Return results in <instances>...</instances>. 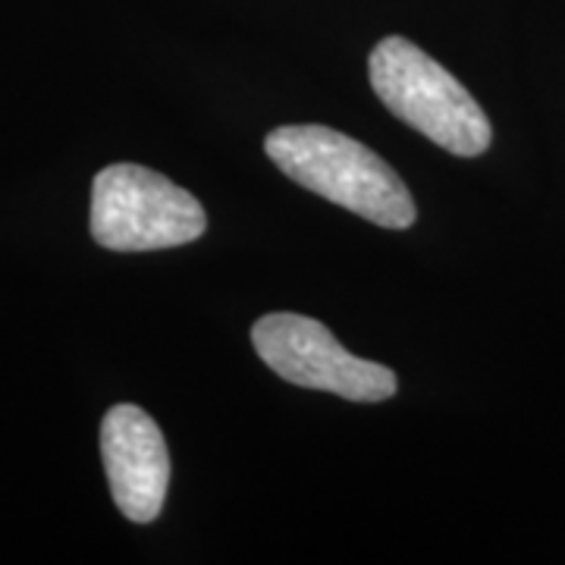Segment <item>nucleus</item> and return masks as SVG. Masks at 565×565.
<instances>
[{
  "label": "nucleus",
  "mask_w": 565,
  "mask_h": 565,
  "mask_svg": "<svg viewBox=\"0 0 565 565\" xmlns=\"http://www.w3.org/2000/svg\"><path fill=\"white\" fill-rule=\"evenodd\" d=\"M204 207L192 192L139 163L104 167L92 185V239L110 252H158L202 239Z\"/></svg>",
  "instance_id": "nucleus-3"
},
{
  "label": "nucleus",
  "mask_w": 565,
  "mask_h": 565,
  "mask_svg": "<svg viewBox=\"0 0 565 565\" xmlns=\"http://www.w3.org/2000/svg\"><path fill=\"white\" fill-rule=\"evenodd\" d=\"M102 459L122 515L136 525L154 522L170 487V452L154 418L139 405H114L102 422Z\"/></svg>",
  "instance_id": "nucleus-5"
},
{
  "label": "nucleus",
  "mask_w": 565,
  "mask_h": 565,
  "mask_svg": "<svg viewBox=\"0 0 565 565\" xmlns=\"http://www.w3.org/2000/svg\"><path fill=\"white\" fill-rule=\"evenodd\" d=\"M264 151L289 180L364 221L408 230L418 217L399 173L362 141L330 126H280L264 139Z\"/></svg>",
  "instance_id": "nucleus-1"
},
{
  "label": "nucleus",
  "mask_w": 565,
  "mask_h": 565,
  "mask_svg": "<svg viewBox=\"0 0 565 565\" xmlns=\"http://www.w3.org/2000/svg\"><path fill=\"white\" fill-rule=\"evenodd\" d=\"M367 73L386 110L444 151L456 158H478L490 148L493 129L481 104L418 44L390 35L371 51Z\"/></svg>",
  "instance_id": "nucleus-2"
},
{
  "label": "nucleus",
  "mask_w": 565,
  "mask_h": 565,
  "mask_svg": "<svg viewBox=\"0 0 565 565\" xmlns=\"http://www.w3.org/2000/svg\"><path fill=\"white\" fill-rule=\"evenodd\" d=\"M252 345L286 384L337 393L352 403H384L399 386L386 364L355 359L321 321L305 315H267L252 327Z\"/></svg>",
  "instance_id": "nucleus-4"
}]
</instances>
